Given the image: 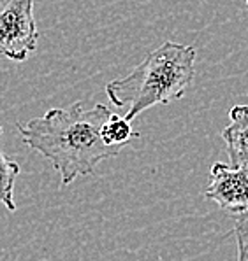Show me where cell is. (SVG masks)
Masks as SVG:
<instances>
[{
    "instance_id": "6da1fadb",
    "label": "cell",
    "mask_w": 248,
    "mask_h": 261,
    "mask_svg": "<svg viewBox=\"0 0 248 261\" xmlns=\"http://www.w3.org/2000/svg\"><path fill=\"white\" fill-rule=\"evenodd\" d=\"M109 116L111 111L104 103L85 109L81 102H76L16 124L23 142L51 163L62 186H69L79 175H92L99 163L122 151L109 147L102 139V126Z\"/></svg>"
},
{
    "instance_id": "3957f363",
    "label": "cell",
    "mask_w": 248,
    "mask_h": 261,
    "mask_svg": "<svg viewBox=\"0 0 248 261\" xmlns=\"http://www.w3.org/2000/svg\"><path fill=\"white\" fill-rule=\"evenodd\" d=\"M34 0H0V56L25 62L37 49Z\"/></svg>"
},
{
    "instance_id": "9c48e42d",
    "label": "cell",
    "mask_w": 248,
    "mask_h": 261,
    "mask_svg": "<svg viewBox=\"0 0 248 261\" xmlns=\"http://www.w3.org/2000/svg\"><path fill=\"white\" fill-rule=\"evenodd\" d=\"M246 7H248V0H246Z\"/></svg>"
},
{
    "instance_id": "7a4b0ae2",
    "label": "cell",
    "mask_w": 248,
    "mask_h": 261,
    "mask_svg": "<svg viewBox=\"0 0 248 261\" xmlns=\"http://www.w3.org/2000/svg\"><path fill=\"white\" fill-rule=\"evenodd\" d=\"M195 49L166 41L136 65L132 72L106 84V95L117 107H129L123 118L136 119L159 103L179 100L195 75Z\"/></svg>"
},
{
    "instance_id": "8992f818",
    "label": "cell",
    "mask_w": 248,
    "mask_h": 261,
    "mask_svg": "<svg viewBox=\"0 0 248 261\" xmlns=\"http://www.w3.org/2000/svg\"><path fill=\"white\" fill-rule=\"evenodd\" d=\"M0 135H2V126H0ZM21 168L16 162H11L0 149V203L11 212L16 211L14 203V182L18 179Z\"/></svg>"
},
{
    "instance_id": "52a82bcc",
    "label": "cell",
    "mask_w": 248,
    "mask_h": 261,
    "mask_svg": "<svg viewBox=\"0 0 248 261\" xmlns=\"http://www.w3.org/2000/svg\"><path fill=\"white\" fill-rule=\"evenodd\" d=\"M101 134H102L104 142H106L107 146L120 147V149H122L123 146H127L132 139L139 137L138 132L132 130L130 123L127 121L125 118H122V116L115 114V112H111V116L107 118V121L104 123Z\"/></svg>"
},
{
    "instance_id": "ba28073f",
    "label": "cell",
    "mask_w": 248,
    "mask_h": 261,
    "mask_svg": "<svg viewBox=\"0 0 248 261\" xmlns=\"http://www.w3.org/2000/svg\"><path fill=\"white\" fill-rule=\"evenodd\" d=\"M234 237L238 246V261H248V212L236 216Z\"/></svg>"
},
{
    "instance_id": "5b68a950",
    "label": "cell",
    "mask_w": 248,
    "mask_h": 261,
    "mask_svg": "<svg viewBox=\"0 0 248 261\" xmlns=\"http://www.w3.org/2000/svg\"><path fill=\"white\" fill-rule=\"evenodd\" d=\"M231 123L222 130L229 163L248 167V106H234L229 111Z\"/></svg>"
},
{
    "instance_id": "277c9868",
    "label": "cell",
    "mask_w": 248,
    "mask_h": 261,
    "mask_svg": "<svg viewBox=\"0 0 248 261\" xmlns=\"http://www.w3.org/2000/svg\"><path fill=\"white\" fill-rule=\"evenodd\" d=\"M210 175L211 182L205 190V198L236 216L248 212V167L217 162L211 167Z\"/></svg>"
}]
</instances>
